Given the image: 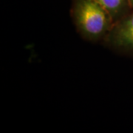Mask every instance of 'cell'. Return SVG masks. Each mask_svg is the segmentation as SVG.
I'll use <instances>...</instances> for the list:
<instances>
[{
    "mask_svg": "<svg viewBox=\"0 0 133 133\" xmlns=\"http://www.w3.org/2000/svg\"><path fill=\"white\" fill-rule=\"evenodd\" d=\"M71 16L80 36L92 42L104 41L115 24L96 0H72Z\"/></svg>",
    "mask_w": 133,
    "mask_h": 133,
    "instance_id": "obj_1",
    "label": "cell"
},
{
    "mask_svg": "<svg viewBox=\"0 0 133 133\" xmlns=\"http://www.w3.org/2000/svg\"><path fill=\"white\" fill-rule=\"evenodd\" d=\"M103 42L110 49L133 56V10L115 23Z\"/></svg>",
    "mask_w": 133,
    "mask_h": 133,
    "instance_id": "obj_2",
    "label": "cell"
},
{
    "mask_svg": "<svg viewBox=\"0 0 133 133\" xmlns=\"http://www.w3.org/2000/svg\"><path fill=\"white\" fill-rule=\"evenodd\" d=\"M111 16L114 23L129 14L132 8L129 0H96Z\"/></svg>",
    "mask_w": 133,
    "mask_h": 133,
    "instance_id": "obj_3",
    "label": "cell"
},
{
    "mask_svg": "<svg viewBox=\"0 0 133 133\" xmlns=\"http://www.w3.org/2000/svg\"><path fill=\"white\" fill-rule=\"evenodd\" d=\"M129 2H130L131 6H132V9H133V0H129Z\"/></svg>",
    "mask_w": 133,
    "mask_h": 133,
    "instance_id": "obj_4",
    "label": "cell"
}]
</instances>
